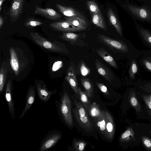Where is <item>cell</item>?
<instances>
[{
    "label": "cell",
    "mask_w": 151,
    "mask_h": 151,
    "mask_svg": "<svg viewBox=\"0 0 151 151\" xmlns=\"http://www.w3.org/2000/svg\"><path fill=\"white\" fill-rule=\"evenodd\" d=\"M141 64L148 71L151 72V61L144 57L139 60Z\"/></svg>",
    "instance_id": "33"
},
{
    "label": "cell",
    "mask_w": 151,
    "mask_h": 151,
    "mask_svg": "<svg viewBox=\"0 0 151 151\" xmlns=\"http://www.w3.org/2000/svg\"><path fill=\"white\" fill-rule=\"evenodd\" d=\"M72 97L73 103L77 109H74L73 111L76 119L86 130H91L92 128V124L87 114L86 110L82 103L77 101L73 96Z\"/></svg>",
    "instance_id": "2"
},
{
    "label": "cell",
    "mask_w": 151,
    "mask_h": 151,
    "mask_svg": "<svg viewBox=\"0 0 151 151\" xmlns=\"http://www.w3.org/2000/svg\"><path fill=\"white\" fill-rule=\"evenodd\" d=\"M92 20L96 25L103 29H106V25L103 17L100 13L92 14Z\"/></svg>",
    "instance_id": "24"
},
{
    "label": "cell",
    "mask_w": 151,
    "mask_h": 151,
    "mask_svg": "<svg viewBox=\"0 0 151 151\" xmlns=\"http://www.w3.org/2000/svg\"><path fill=\"white\" fill-rule=\"evenodd\" d=\"M96 84L100 90L103 93L107 95H109L106 87L104 84L98 82H96Z\"/></svg>",
    "instance_id": "38"
},
{
    "label": "cell",
    "mask_w": 151,
    "mask_h": 151,
    "mask_svg": "<svg viewBox=\"0 0 151 151\" xmlns=\"http://www.w3.org/2000/svg\"><path fill=\"white\" fill-rule=\"evenodd\" d=\"M12 83L11 80L9 79L6 86L5 97L11 118L12 119H14L15 118V113L12 96Z\"/></svg>",
    "instance_id": "7"
},
{
    "label": "cell",
    "mask_w": 151,
    "mask_h": 151,
    "mask_svg": "<svg viewBox=\"0 0 151 151\" xmlns=\"http://www.w3.org/2000/svg\"><path fill=\"white\" fill-rule=\"evenodd\" d=\"M95 64L99 73L108 82L111 83L114 77L111 71L98 60H96Z\"/></svg>",
    "instance_id": "13"
},
{
    "label": "cell",
    "mask_w": 151,
    "mask_h": 151,
    "mask_svg": "<svg viewBox=\"0 0 151 151\" xmlns=\"http://www.w3.org/2000/svg\"><path fill=\"white\" fill-rule=\"evenodd\" d=\"M88 112L91 116L96 119L100 116L102 113V111H101L98 105L96 103L91 104Z\"/></svg>",
    "instance_id": "28"
},
{
    "label": "cell",
    "mask_w": 151,
    "mask_h": 151,
    "mask_svg": "<svg viewBox=\"0 0 151 151\" xmlns=\"http://www.w3.org/2000/svg\"><path fill=\"white\" fill-rule=\"evenodd\" d=\"M43 23L39 21L35 20H30L27 22L26 24V26L28 27H34L41 25Z\"/></svg>",
    "instance_id": "35"
},
{
    "label": "cell",
    "mask_w": 151,
    "mask_h": 151,
    "mask_svg": "<svg viewBox=\"0 0 151 151\" xmlns=\"http://www.w3.org/2000/svg\"><path fill=\"white\" fill-rule=\"evenodd\" d=\"M60 97L59 101L55 100V101L58 111L67 125L71 127L73 123L70 99L66 91H65Z\"/></svg>",
    "instance_id": "1"
},
{
    "label": "cell",
    "mask_w": 151,
    "mask_h": 151,
    "mask_svg": "<svg viewBox=\"0 0 151 151\" xmlns=\"http://www.w3.org/2000/svg\"><path fill=\"white\" fill-rule=\"evenodd\" d=\"M135 84L145 91L149 92H151V81H139L136 82Z\"/></svg>",
    "instance_id": "30"
},
{
    "label": "cell",
    "mask_w": 151,
    "mask_h": 151,
    "mask_svg": "<svg viewBox=\"0 0 151 151\" xmlns=\"http://www.w3.org/2000/svg\"><path fill=\"white\" fill-rule=\"evenodd\" d=\"M129 71V76L130 79L133 80L135 76L138 72V66L136 59H134L131 60Z\"/></svg>",
    "instance_id": "27"
},
{
    "label": "cell",
    "mask_w": 151,
    "mask_h": 151,
    "mask_svg": "<svg viewBox=\"0 0 151 151\" xmlns=\"http://www.w3.org/2000/svg\"><path fill=\"white\" fill-rule=\"evenodd\" d=\"M129 100L131 105L137 112L141 111V107L137 99L135 91L131 89L129 95Z\"/></svg>",
    "instance_id": "23"
},
{
    "label": "cell",
    "mask_w": 151,
    "mask_h": 151,
    "mask_svg": "<svg viewBox=\"0 0 151 151\" xmlns=\"http://www.w3.org/2000/svg\"><path fill=\"white\" fill-rule=\"evenodd\" d=\"M67 72L65 79L76 94L78 96V83L74 69L73 67H70L68 69Z\"/></svg>",
    "instance_id": "14"
},
{
    "label": "cell",
    "mask_w": 151,
    "mask_h": 151,
    "mask_svg": "<svg viewBox=\"0 0 151 151\" xmlns=\"http://www.w3.org/2000/svg\"><path fill=\"white\" fill-rule=\"evenodd\" d=\"M5 0H0V11L1 10V6L3 2Z\"/></svg>",
    "instance_id": "41"
},
{
    "label": "cell",
    "mask_w": 151,
    "mask_h": 151,
    "mask_svg": "<svg viewBox=\"0 0 151 151\" xmlns=\"http://www.w3.org/2000/svg\"><path fill=\"white\" fill-rule=\"evenodd\" d=\"M24 0H13L9 10L11 19L16 20L22 14Z\"/></svg>",
    "instance_id": "8"
},
{
    "label": "cell",
    "mask_w": 151,
    "mask_h": 151,
    "mask_svg": "<svg viewBox=\"0 0 151 151\" xmlns=\"http://www.w3.org/2000/svg\"><path fill=\"white\" fill-rule=\"evenodd\" d=\"M10 64L15 74L18 76L21 69L22 65L20 61L15 49L13 47L9 49Z\"/></svg>",
    "instance_id": "12"
},
{
    "label": "cell",
    "mask_w": 151,
    "mask_h": 151,
    "mask_svg": "<svg viewBox=\"0 0 151 151\" xmlns=\"http://www.w3.org/2000/svg\"><path fill=\"white\" fill-rule=\"evenodd\" d=\"M34 13L36 14L42 15L52 20L57 19L61 17V15L53 9H43L37 6L35 7Z\"/></svg>",
    "instance_id": "11"
},
{
    "label": "cell",
    "mask_w": 151,
    "mask_h": 151,
    "mask_svg": "<svg viewBox=\"0 0 151 151\" xmlns=\"http://www.w3.org/2000/svg\"><path fill=\"white\" fill-rule=\"evenodd\" d=\"M81 84L85 89V92L88 97H91L93 94V87L90 80L87 78H81Z\"/></svg>",
    "instance_id": "22"
},
{
    "label": "cell",
    "mask_w": 151,
    "mask_h": 151,
    "mask_svg": "<svg viewBox=\"0 0 151 151\" xmlns=\"http://www.w3.org/2000/svg\"><path fill=\"white\" fill-rule=\"evenodd\" d=\"M142 97L147 106L151 110V97L145 95H142Z\"/></svg>",
    "instance_id": "37"
},
{
    "label": "cell",
    "mask_w": 151,
    "mask_h": 151,
    "mask_svg": "<svg viewBox=\"0 0 151 151\" xmlns=\"http://www.w3.org/2000/svg\"><path fill=\"white\" fill-rule=\"evenodd\" d=\"M55 5L59 11L66 16H77L85 20L84 17L81 14L72 8L66 7L58 4H56Z\"/></svg>",
    "instance_id": "18"
},
{
    "label": "cell",
    "mask_w": 151,
    "mask_h": 151,
    "mask_svg": "<svg viewBox=\"0 0 151 151\" xmlns=\"http://www.w3.org/2000/svg\"><path fill=\"white\" fill-rule=\"evenodd\" d=\"M78 88L79 94L78 97L80 98L82 103L86 111L88 112L91 104L88 101V96L85 92L83 91L80 87H78Z\"/></svg>",
    "instance_id": "26"
},
{
    "label": "cell",
    "mask_w": 151,
    "mask_h": 151,
    "mask_svg": "<svg viewBox=\"0 0 151 151\" xmlns=\"http://www.w3.org/2000/svg\"><path fill=\"white\" fill-rule=\"evenodd\" d=\"M150 10H151V9H150Z\"/></svg>",
    "instance_id": "43"
},
{
    "label": "cell",
    "mask_w": 151,
    "mask_h": 151,
    "mask_svg": "<svg viewBox=\"0 0 151 151\" xmlns=\"http://www.w3.org/2000/svg\"><path fill=\"white\" fill-rule=\"evenodd\" d=\"M86 143L82 141H76L74 142V147L75 149L78 151H83Z\"/></svg>",
    "instance_id": "34"
},
{
    "label": "cell",
    "mask_w": 151,
    "mask_h": 151,
    "mask_svg": "<svg viewBox=\"0 0 151 151\" xmlns=\"http://www.w3.org/2000/svg\"><path fill=\"white\" fill-rule=\"evenodd\" d=\"M142 140L144 146L148 149L151 150V139L144 136L142 137Z\"/></svg>",
    "instance_id": "36"
},
{
    "label": "cell",
    "mask_w": 151,
    "mask_h": 151,
    "mask_svg": "<svg viewBox=\"0 0 151 151\" xmlns=\"http://www.w3.org/2000/svg\"><path fill=\"white\" fill-rule=\"evenodd\" d=\"M97 54L105 61L114 68H117L118 66L113 57L106 50L101 48L96 50Z\"/></svg>",
    "instance_id": "20"
},
{
    "label": "cell",
    "mask_w": 151,
    "mask_h": 151,
    "mask_svg": "<svg viewBox=\"0 0 151 151\" xmlns=\"http://www.w3.org/2000/svg\"><path fill=\"white\" fill-rule=\"evenodd\" d=\"M81 73L83 76H86L88 73V70L84 64H82L81 66Z\"/></svg>",
    "instance_id": "39"
},
{
    "label": "cell",
    "mask_w": 151,
    "mask_h": 151,
    "mask_svg": "<svg viewBox=\"0 0 151 151\" xmlns=\"http://www.w3.org/2000/svg\"><path fill=\"white\" fill-rule=\"evenodd\" d=\"M134 136V133L132 128L129 127L121 135L120 140L122 142L127 141Z\"/></svg>",
    "instance_id": "29"
},
{
    "label": "cell",
    "mask_w": 151,
    "mask_h": 151,
    "mask_svg": "<svg viewBox=\"0 0 151 151\" xmlns=\"http://www.w3.org/2000/svg\"><path fill=\"white\" fill-rule=\"evenodd\" d=\"M150 133L151 134V130L150 132Z\"/></svg>",
    "instance_id": "42"
},
{
    "label": "cell",
    "mask_w": 151,
    "mask_h": 151,
    "mask_svg": "<svg viewBox=\"0 0 151 151\" xmlns=\"http://www.w3.org/2000/svg\"><path fill=\"white\" fill-rule=\"evenodd\" d=\"M62 137L61 132L54 129L49 132L42 141L39 148L40 151H46L50 149L57 143Z\"/></svg>",
    "instance_id": "4"
},
{
    "label": "cell",
    "mask_w": 151,
    "mask_h": 151,
    "mask_svg": "<svg viewBox=\"0 0 151 151\" xmlns=\"http://www.w3.org/2000/svg\"><path fill=\"white\" fill-rule=\"evenodd\" d=\"M78 37V35L70 32L64 33L60 37L63 39L71 42L76 41Z\"/></svg>",
    "instance_id": "31"
},
{
    "label": "cell",
    "mask_w": 151,
    "mask_h": 151,
    "mask_svg": "<svg viewBox=\"0 0 151 151\" xmlns=\"http://www.w3.org/2000/svg\"><path fill=\"white\" fill-rule=\"evenodd\" d=\"M107 15L110 23L115 29L117 32L121 36H123L122 29L121 24L112 9L109 8Z\"/></svg>",
    "instance_id": "17"
},
{
    "label": "cell",
    "mask_w": 151,
    "mask_h": 151,
    "mask_svg": "<svg viewBox=\"0 0 151 151\" xmlns=\"http://www.w3.org/2000/svg\"><path fill=\"white\" fill-rule=\"evenodd\" d=\"M139 35L145 44L151 48V32L148 29L142 27L138 29Z\"/></svg>",
    "instance_id": "21"
},
{
    "label": "cell",
    "mask_w": 151,
    "mask_h": 151,
    "mask_svg": "<svg viewBox=\"0 0 151 151\" xmlns=\"http://www.w3.org/2000/svg\"><path fill=\"white\" fill-rule=\"evenodd\" d=\"M97 126L102 133L106 137V120L104 111H102L101 115L96 119Z\"/></svg>",
    "instance_id": "25"
},
{
    "label": "cell",
    "mask_w": 151,
    "mask_h": 151,
    "mask_svg": "<svg viewBox=\"0 0 151 151\" xmlns=\"http://www.w3.org/2000/svg\"><path fill=\"white\" fill-rule=\"evenodd\" d=\"M65 19L66 21L82 30L85 29L87 27V23L85 20L79 17L75 16L67 17Z\"/></svg>",
    "instance_id": "19"
},
{
    "label": "cell",
    "mask_w": 151,
    "mask_h": 151,
    "mask_svg": "<svg viewBox=\"0 0 151 151\" xmlns=\"http://www.w3.org/2000/svg\"><path fill=\"white\" fill-rule=\"evenodd\" d=\"M37 95L41 101L46 103L51 96L56 93L57 90H49L46 85L40 82H37L35 84Z\"/></svg>",
    "instance_id": "6"
},
{
    "label": "cell",
    "mask_w": 151,
    "mask_h": 151,
    "mask_svg": "<svg viewBox=\"0 0 151 151\" xmlns=\"http://www.w3.org/2000/svg\"><path fill=\"white\" fill-rule=\"evenodd\" d=\"M104 111L106 120V137L111 139L114 133V124L113 118L109 113L106 111Z\"/></svg>",
    "instance_id": "15"
},
{
    "label": "cell",
    "mask_w": 151,
    "mask_h": 151,
    "mask_svg": "<svg viewBox=\"0 0 151 151\" xmlns=\"http://www.w3.org/2000/svg\"><path fill=\"white\" fill-rule=\"evenodd\" d=\"M9 67L7 63L4 61L2 63L0 70V93L3 92L4 85L7 77Z\"/></svg>",
    "instance_id": "16"
},
{
    "label": "cell",
    "mask_w": 151,
    "mask_h": 151,
    "mask_svg": "<svg viewBox=\"0 0 151 151\" xmlns=\"http://www.w3.org/2000/svg\"><path fill=\"white\" fill-rule=\"evenodd\" d=\"M50 26L52 28L58 31L66 32H75L82 30L67 22H60L52 23Z\"/></svg>",
    "instance_id": "10"
},
{
    "label": "cell",
    "mask_w": 151,
    "mask_h": 151,
    "mask_svg": "<svg viewBox=\"0 0 151 151\" xmlns=\"http://www.w3.org/2000/svg\"><path fill=\"white\" fill-rule=\"evenodd\" d=\"M4 23V20L2 16L1 15L0 16V29H1V27L3 25Z\"/></svg>",
    "instance_id": "40"
},
{
    "label": "cell",
    "mask_w": 151,
    "mask_h": 151,
    "mask_svg": "<svg viewBox=\"0 0 151 151\" xmlns=\"http://www.w3.org/2000/svg\"><path fill=\"white\" fill-rule=\"evenodd\" d=\"M127 8L135 17L142 20L151 21V12L147 7L129 4Z\"/></svg>",
    "instance_id": "5"
},
{
    "label": "cell",
    "mask_w": 151,
    "mask_h": 151,
    "mask_svg": "<svg viewBox=\"0 0 151 151\" xmlns=\"http://www.w3.org/2000/svg\"><path fill=\"white\" fill-rule=\"evenodd\" d=\"M87 4L88 9L92 14L100 13L99 9L95 2L92 1H88Z\"/></svg>",
    "instance_id": "32"
},
{
    "label": "cell",
    "mask_w": 151,
    "mask_h": 151,
    "mask_svg": "<svg viewBox=\"0 0 151 151\" xmlns=\"http://www.w3.org/2000/svg\"><path fill=\"white\" fill-rule=\"evenodd\" d=\"M30 36L32 39L40 47L50 51L56 52L67 53L63 47L51 42L37 33L32 32Z\"/></svg>",
    "instance_id": "3"
},
{
    "label": "cell",
    "mask_w": 151,
    "mask_h": 151,
    "mask_svg": "<svg viewBox=\"0 0 151 151\" xmlns=\"http://www.w3.org/2000/svg\"><path fill=\"white\" fill-rule=\"evenodd\" d=\"M35 87L30 86L26 94L25 105L22 113L19 117V119H22L24 117L27 111L30 109L35 101Z\"/></svg>",
    "instance_id": "9"
}]
</instances>
